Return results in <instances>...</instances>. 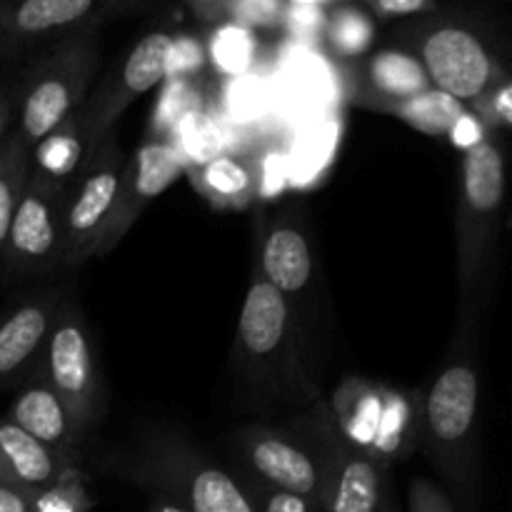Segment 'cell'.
<instances>
[{"mask_svg":"<svg viewBox=\"0 0 512 512\" xmlns=\"http://www.w3.org/2000/svg\"><path fill=\"white\" fill-rule=\"evenodd\" d=\"M35 373L63 400L80 435L88 433L103 410V383L83 313L73 298L63 305L45 343Z\"/></svg>","mask_w":512,"mask_h":512,"instance_id":"obj_11","label":"cell"},{"mask_svg":"<svg viewBox=\"0 0 512 512\" xmlns=\"http://www.w3.org/2000/svg\"><path fill=\"white\" fill-rule=\"evenodd\" d=\"M70 185L28 173L3 250V278L23 280L53 275L63 260V208Z\"/></svg>","mask_w":512,"mask_h":512,"instance_id":"obj_9","label":"cell"},{"mask_svg":"<svg viewBox=\"0 0 512 512\" xmlns=\"http://www.w3.org/2000/svg\"><path fill=\"white\" fill-rule=\"evenodd\" d=\"M148 512H185L180 505L170 503V500L160 498V495H150L148 500Z\"/></svg>","mask_w":512,"mask_h":512,"instance_id":"obj_34","label":"cell"},{"mask_svg":"<svg viewBox=\"0 0 512 512\" xmlns=\"http://www.w3.org/2000/svg\"><path fill=\"white\" fill-rule=\"evenodd\" d=\"M505 218V148L488 133L465 148L455 208L458 323L478 328L498 278V250Z\"/></svg>","mask_w":512,"mask_h":512,"instance_id":"obj_1","label":"cell"},{"mask_svg":"<svg viewBox=\"0 0 512 512\" xmlns=\"http://www.w3.org/2000/svg\"><path fill=\"white\" fill-rule=\"evenodd\" d=\"M423 65L405 50H380L363 63L355 65L353 73V103L363 108H383L395 100L413 98L430 90Z\"/></svg>","mask_w":512,"mask_h":512,"instance_id":"obj_19","label":"cell"},{"mask_svg":"<svg viewBox=\"0 0 512 512\" xmlns=\"http://www.w3.org/2000/svg\"><path fill=\"white\" fill-rule=\"evenodd\" d=\"M188 175L195 190L218 208H245L258 190V175L253 165L235 155H215L203 163H195Z\"/></svg>","mask_w":512,"mask_h":512,"instance_id":"obj_22","label":"cell"},{"mask_svg":"<svg viewBox=\"0 0 512 512\" xmlns=\"http://www.w3.org/2000/svg\"><path fill=\"white\" fill-rule=\"evenodd\" d=\"M233 440L243 463L253 470L250 478L318 503V465L303 438L268 425H245Z\"/></svg>","mask_w":512,"mask_h":512,"instance_id":"obj_16","label":"cell"},{"mask_svg":"<svg viewBox=\"0 0 512 512\" xmlns=\"http://www.w3.org/2000/svg\"><path fill=\"white\" fill-rule=\"evenodd\" d=\"M190 10L205 23H233L240 28H273L285 23L283 0H195Z\"/></svg>","mask_w":512,"mask_h":512,"instance_id":"obj_25","label":"cell"},{"mask_svg":"<svg viewBox=\"0 0 512 512\" xmlns=\"http://www.w3.org/2000/svg\"><path fill=\"white\" fill-rule=\"evenodd\" d=\"M5 420L68 463H75V458H78L83 435L75 430L73 418H70L63 400L53 393V388L38 373H33L20 385V393L15 395Z\"/></svg>","mask_w":512,"mask_h":512,"instance_id":"obj_17","label":"cell"},{"mask_svg":"<svg viewBox=\"0 0 512 512\" xmlns=\"http://www.w3.org/2000/svg\"><path fill=\"white\" fill-rule=\"evenodd\" d=\"M420 448L468 510L478 500V328L455 325L450 358L423 393Z\"/></svg>","mask_w":512,"mask_h":512,"instance_id":"obj_3","label":"cell"},{"mask_svg":"<svg viewBox=\"0 0 512 512\" xmlns=\"http://www.w3.org/2000/svg\"><path fill=\"white\" fill-rule=\"evenodd\" d=\"M375 28L373 20L358 8L340 5L325 18V43L338 58H355L373 45Z\"/></svg>","mask_w":512,"mask_h":512,"instance_id":"obj_27","label":"cell"},{"mask_svg":"<svg viewBox=\"0 0 512 512\" xmlns=\"http://www.w3.org/2000/svg\"><path fill=\"white\" fill-rule=\"evenodd\" d=\"M385 390H388V385L348 375V378L340 380V385L333 393V400L328 403L338 433L343 435V440L350 448H355L363 455L368 453L370 443L375 438V430H378Z\"/></svg>","mask_w":512,"mask_h":512,"instance_id":"obj_21","label":"cell"},{"mask_svg":"<svg viewBox=\"0 0 512 512\" xmlns=\"http://www.w3.org/2000/svg\"><path fill=\"white\" fill-rule=\"evenodd\" d=\"M70 288H48L10 305L0 315V390L23 385L38 368L45 343Z\"/></svg>","mask_w":512,"mask_h":512,"instance_id":"obj_15","label":"cell"},{"mask_svg":"<svg viewBox=\"0 0 512 512\" xmlns=\"http://www.w3.org/2000/svg\"><path fill=\"white\" fill-rule=\"evenodd\" d=\"M73 465L55 455L43 443L25 435L5 418H0V480L28 490L30 495H45L68 485Z\"/></svg>","mask_w":512,"mask_h":512,"instance_id":"obj_18","label":"cell"},{"mask_svg":"<svg viewBox=\"0 0 512 512\" xmlns=\"http://www.w3.org/2000/svg\"><path fill=\"white\" fill-rule=\"evenodd\" d=\"M233 368L255 408L318 403L320 393L305 365L298 325L278 290L258 270L245 293L235 338Z\"/></svg>","mask_w":512,"mask_h":512,"instance_id":"obj_2","label":"cell"},{"mask_svg":"<svg viewBox=\"0 0 512 512\" xmlns=\"http://www.w3.org/2000/svg\"><path fill=\"white\" fill-rule=\"evenodd\" d=\"M405 35L410 55L423 65L430 85L463 105L475 103L490 85L508 78L488 40L473 28V20L430 13L410 25Z\"/></svg>","mask_w":512,"mask_h":512,"instance_id":"obj_6","label":"cell"},{"mask_svg":"<svg viewBox=\"0 0 512 512\" xmlns=\"http://www.w3.org/2000/svg\"><path fill=\"white\" fill-rule=\"evenodd\" d=\"M98 30H83L20 65V100L13 135L33 150L80 108L100 68Z\"/></svg>","mask_w":512,"mask_h":512,"instance_id":"obj_5","label":"cell"},{"mask_svg":"<svg viewBox=\"0 0 512 512\" xmlns=\"http://www.w3.org/2000/svg\"><path fill=\"white\" fill-rule=\"evenodd\" d=\"M85 160H88V153H85V143L80 138L75 113L70 118H65L58 128L50 130L30 150V170L35 175H43V178L63 185L75 183V178L83 170Z\"/></svg>","mask_w":512,"mask_h":512,"instance_id":"obj_23","label":"cell"},{"mask_svg":"<svg viewBox=\"0 0 512 512\" xmlns=\"http://www.w3.org/2000/svg\"><path fill=\"white\" fill-rule=\"evenodd\" d=\"M305 443L318 465V505L323 512H395L390 473L350 448L338 433L328 403L318 400L305 420Z\"/></svg>","mask_w":512,"mask_h":512,"instance_id":"obj_7","label":"cell"},{"mask_svg":"<svg viewBox=\"0 0 512 512\" xmlns=\"http://www.w3.org/2000/svg\"><path fill=\"white\" fill-rule=\"evenodd\" d=\"M123 5L105 0H0V73L83 30H98Z\"/></svg>","mask_w":512,"mask_h":512,"instance_id":"obj_10","label":"cell"},{"mask_svg":"<svg viewBox=\"0 0 512 512\" xmlns=\"http://www.w3.org/2000/svg\"><path fill=\"white\" fill-rule=\"evenodd\" d=\"M423 435V393L420 390H385L383 413L378 430L365 458L390 473L395 465L405 463L420 448Z\"/></svg>","mask_w":512,"mask_h":512,"instance_id":"obj_20","label":"cell"},{"mask_svg":"<svg viewBox=\"0 0 512 512\" xmlns=\"http://www.w3.org/2000/svg\"><path fill=\"white\" fill-rule=\"evenodd\" d=\"M243 485L245 495H248L253 512H323L318 503L303 498V495L288 493V490L270 488V485L260 483V480L250 478H238Z\"/></svg>","mask_w":512,"mask_h":512,"instance_id":"obj_28","label":"cell"},{"mask_svg":"<svg viewBox=\"0 0 512 512\" xmlns=\"http://www.w3.org/2000/svg\"><path fill=\"white\" fill-rule=\"evenodd\" d=\"M185 158L175 145L163 140H148L140 145L130 158H125L123 178L115 195L113 213L98 240L93 258H105L113 253L125 235L130 233L135 220L155 198L165 193L180 175L185 173Z\"/></svg>","mask_w":512,"mask_h":512,"instance_id":"obj_14","label":"cell"},{"mask_svg":"<svg viewBox=\"0 0 512 512\" xmlns=\"http://www.w3.org/2000/svg\"><path fill=\"white\" fill-rule=\"evenodd\" d=\"M378 110L380 113L395 115L403 123L420 130V133L435 135V138L453 135L458 125L463 123L465 115H468V105H463L460 100L450 98V95L440 93L435 88L413 95V98L395 100V103L383 105Z\"/></svg>","mask_w":512,"mask_h":512,"instance_id":"obj_24","label":"cell"},{"mask_svg":"<svg viewBox=\"0 0 512 512\" xmlns=\"http://www.w3.org/2000/svg\"><path fill=\"white\" fill-rule=\"evenodd\" d=\"M30 173V148H25L13 133L0 145V250L8 238L18 200L23 195Z\"/></svg>","mask_w":512,"mask_h":512,"instance_id":"obj_26","label":"cell"},{"mask_svg":"<svg viewBox=\"0 0 512 512\" xmlns=\"http://www.w3.org/2000/svg\"><path fill=\"white\" fill-rule=\"evenodd\" d=\"M20 100V68L0 73V145L13 133Z\"/></svg>","mask_w":512,"mask_h":512,"instance_id":"obj_31","label":"cell"},{"mask_svg":"<svg viewBox=\"0 0 512 512\" xmlns=\"http://www.w3.org/2000/svg\"><path fill=\"white\" fill-rule=\"evenodd\" d=\"M125 478L148 495H160L185 512H253L235 475L183 438L155 435L118 460Z\"/></svg>","mask_w":512,"mask_h":512,"instance_id":"obj_4","label":"cell"},{"mask_svg":"<svg viewBox=\"0 0 512 512\" xmlns=\"http://www.w3.org/2000/svg\"><path fill=\"white\" fill-rule=\"evenodd\" d=\"M123 168L125 155L115 143L113 133L105 135L88 153L83 170L65 198L60 270H73L85 260H93L100 235L113 213Z\"/></svg>","mask_w":512,"mask_h":512,"instance_id":"obj_12","label":"cell"},{"mask_svg":"<svg viewBox=\"0 0 512 512\" xmlns=\"http://www.w3.org/2000/svg\"><path fill=\"white\" fill-rule=\"evenodd\" d=\"M255 270L270 288L283 295L300 333L305 310L313 305V290L320 283V275L313 240L295 218L293 208L275 215L268 230L260 235Z\"/></svg>","mask_w":512,"mask_h":512,"instance_id":"obj_13","label":"cell"},{"mask_svg":"<svg viewBox=\"0 0 512 512\" xmlns=\"http://www.w3.org/2000/svg\"><path fill=\"white\" fill-rule=\"evenodd\" d=\"M175 40L168 33H148L90 88L80 108L75 110L85 153L95 148L105 135L113 133L120 115L148 90L160 85L173 68Z\"/></svg>","mask_w":512,"mask_h":512,"instance_id":"obj_8","label":"cell"},{"mask_svg":"<svg viewBox=\"0 0 512 512\" xmlns=\"http://www.w3.org/2000/svg\"><path fill=\"white\" fill-rule=\"evenodd\" d=\"M0 512H38L35 510V495L0 480Z\"/></svg>","mask_w":512,"mask_h":512,"instance_id":"obj_33","label":"cell"},{"mask_svg":"<svg viewBox=\"0 0 512 512\" xmlns=\"http://www.w3.org/2000/svg\"><path fill=\"white\" fill-rule=\"evenodd\" d=\"M410 512H458L453 500L428 478H415L410 483Z\"/></svg>","mask_w":512,"mask_h":512,"instance_id":"obj_32","label":"cell"},{"mask_svg":"<svg viewBox=\"0 0 512 512\" xmlns=\"http://www.w3.org/2000/svg\"><path fill=\"white\" fill-rule=\"evenodd\" d=\"M370 15L378 20H405V18H423V15L438 13V5L433 0H370Z\"/></svg>","mask_w":512,"mask_h":512,"instance_id":"obj_30","label":"cell"},{"mask_svg":"<svg viewBox=\"0 0 512 512\" xmlns=\"http://www.w3.org/2000/svg\"><path fill=\"white\" fill-rule=\"evenodd\" d=\"M473 105L475 120L483 125L485 130H508L512 123V98H510V75L508 78L498 80L495 85H490L483 95H480Z\"/></svg>","mask_w":512,"mask_h":512,"instance_id":"obj_29","label":"cell"}]
</instances>
